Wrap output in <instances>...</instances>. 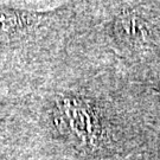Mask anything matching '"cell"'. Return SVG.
<instances>
[]
</instances>
